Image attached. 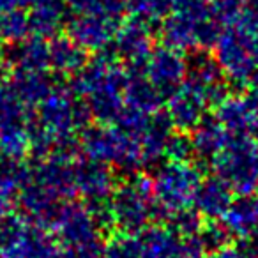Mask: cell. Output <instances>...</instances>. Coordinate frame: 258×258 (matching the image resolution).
Returning a JSON list of instances; mask_svg holds the SVG:
<instances>
[{"mask_svg":"<svg viewBox=\"0 0 258 258\" xmlns=\"http://www.w3.org/2000/svg\"><path fill=\"white\" fill-rule=\"evenodd\" d=\"M214 117L232 137L237 135H254L256 125V110L249 97L228 96L216 106Z\"/></svg>","mask_w":258,"mask_h":258,"instance_id":"cell-9","label":"cell"},{"mask_svg":"<svg viewBox=\"0 0 258 258\" xmlns=\"http://www.w3.org/2000/svg\"><path fill=\"white\" fill-rule=\"evenodd\" d=\"M211 106L214 104L209 94L186 76V80L166 99V115L173 127L189 131L197 127L202 118H205V111Z\"/></svg>","mask_w":258,"mask_h":258,"instance_id":"cell-6","label":"cell"},{"mask_svg":"<svg viewBox=\"0 0 258 258\" xmlns=\"http://www.w3.org/2000/svg\"><path fill=\"white\" fill-rule=\"evenodd\" d=\"M249 4H253V6H256V8H258V0H249Z\"/></svg>","mask_w":258,"mask_h":258,"instance_id":"cell-18","label":"cell"},{"mask_svg":"<svg viewBox=\"0 0 258 258\" xmlns=\"http://www.w3.org/2000/svg\"><path fill=\"white\" fill-rule=\"evenodd\" d=\"M83 144L85 151L96 161L115 163L122 166H138L145 163L138 138L117 122L87 131Z\"/></svg>","mask_w":258,"mask_h":258,"instance_id":"cell-3","label":"cell"},{"mask_svg":"<svg viewBox=\"0 0 258 258\" xmlns=\"http://www.w3.org/2000/svg\"><path fill=\"white\" fill-rule=\"evenodd\" d=\"M154 50L151 23L138 18L122 22L113 39L115 57L127 64V69H142Z\"/></svg>","mask_w":258,"mask_h":258,"instance_id":"cell-7","label":"cell"},{"mask_svg":"<svg viewBox=\"0 0 258 258\" xmlns=\"http://www.w3.org/2000/svg\"><path fill=\"white\" fill-rule=\"evenodd\" d=\"M129 69L122 68L117 57L96 58L80 76L78 89L87 97L89 108L106 124L117 122L125 110V87Z\"/></svg>","mask_w":258,"mask_h":258,"instance_id":"cell-1","label":"cell"},{"mask_svg":"<svg viewBox=\"0 0 258 258\" xmlns=\"http://www.w3.org/2000/svg\"><path fill=\"white\" fill-rule=\"evenodd\" d=\"M219 177L239 189H249L258 182V137H230L225 147L212 158Z\"/></svg>","mask_w":258,"mask_h":258,"instance_id":"cell-2","label":"cell"},{"mask_svg":"<svg viewBox=\"0 0 258 258\" xmlns=\"http://www.w3.org/2000/svg\"><path fill=\"white\" fill-rule=\"evenodd\" d=\"M124 6L120 0H96L92 6L82 9V15L73 23L78 44L90 50H103L113 44L122 25Z\"/></svg>","mask_w":258,"mask_h":258,"instance_id":"cell-4","label":"cell"},{"mask_svg":"<svg viewBox=\"0 0 258 258\" xmlns=\"http://www.w3.org/2000/svg\"><path fill=\"white\" fill-rule=\"evenodd\" d=\"M142 71L151 80L152 85L168 99L170 94L186 80L189 66L182 51L163 44L152 50Z\"/></svg>","mask_w":258,"mask_h":258,"instance_id":"cell-8","label":"cell"},{"mask_svg":"<svg viewBox=\"0 0 258 258\" xmlns=\"http://www.w3.org/2000/svg\"><path fill=\"white\" fill-rule=\"evenodd\" d=\"M198 173L189 163L172 159L158 173V187L168 200H184L195 189Z\"/></svg>","mask_w":258,"mask_h":258,"instance_id":"cell-11","label":"cell"},{"mask_svg":"<svg viewBox=\"0 0 258 258\" xmlns=\"http://www.w3.org/2000/svg\"><path fill=\"white\" fill-rule=\"evenodd\" d=\"M212 48L216 64L230 83L237 87L251 85L256 73V51L233 27L223 29Z\"/></svg>","mask_w":258,"mask_h":258,"instance_id":"cell-5","label":"cell"},{"mask_svg":"<svg viewBox=\"0 0 258 258\" xmlns=\"http://www.w3.org/2000/svg\"><path fill=\"white\" fill-rule=\"evenodd\" d=\"M195 152L193 149V142L191 138H187L186 135L179 133V135H172L168 140V145H166V154L172 159H177V161H186V158Z\"/></svg>","mask_w":258,"mask_h":258,"instance_id":"cell-15","label":"cell"},{"mask_svg":"<svg viewBox=\"0 0 258 258\" xmlns=\"http://www.w3.org/2000/svg\"><path fill=\"white\" fill-rule=\"evenodd\" d=\"M232 135L223 127V124L216 117H205L197 124L191 135L193 149L197 154L204 158H214L228 142Z\"/></svg>","mask_w":258,"mask_h":258,"instance_id":"cell-12","label":"cell"},{"mask_svg":"<svg viewBox=\"0 0 258 258\" xmlns=\"http://www.w3.org/2000/svg\"><path fill=\"white\" fill-rule=\"evenodd\" d=\"M166 97L151 83L142 69H129L127 87H125V108L138 113H156Z\"/></svg>","mask_w":258,"mask_h":258,"instance_id":"cell-10","label":"cell"},{"mask_svg":"<svg viewBox=\"0 0 258 258\" xmlns=\"http://www.w3.org/2000/svg\"><path fill=\"white\" fill-rule=\"evenodd\" d=\"M251 103H253V101H251ZM253 106H254V110H256V125H254V137H258V103H253Z\"/></svg>","mask_w":258,"mask_h":258,"instance_id":"cell-17","label":"cell"},{"mask_svg":"<svg viewBox=\"0 0 258 258\" xmlns=\"http://www.w3.org/2000/svg\"><path fill=\"white\" fill-rule=\"evenodd\" d=\"M247 97H249L253 103H258V60H256V73H254V78H253V82H251V94Z\"/></svg>","mask_w":258,"mask_h":258,"instance_id":"cell-16","label":"cell"},{"mask_svg":"<svg viewBox=\"0 0 258 258\" xmlns=\"http://www.w3.org/2000/svg\"><path fill=\"white\" fill-rule=\"evenodd\" d=\"M131 18L154 23L165 20L173 8V0H120Z\"/></svg>","mask_w":258,"mask_h":258,"instance_id":"cell-13","label":"cell"},{"mask_svg":"<svg viewBox=\"0 0 258 258\" xmlns=\"http://www.w3.org/2000/svg\"><path fill=\"white\" fill-rule=\"evenodd\" d=\"M249 6V0H211L212 16L219 25L230 27L242 16Z\"/></svg>","mask_w":258,"mask_h":258,"instance_id":"cell-14","label":"cell"}]
</instances>
